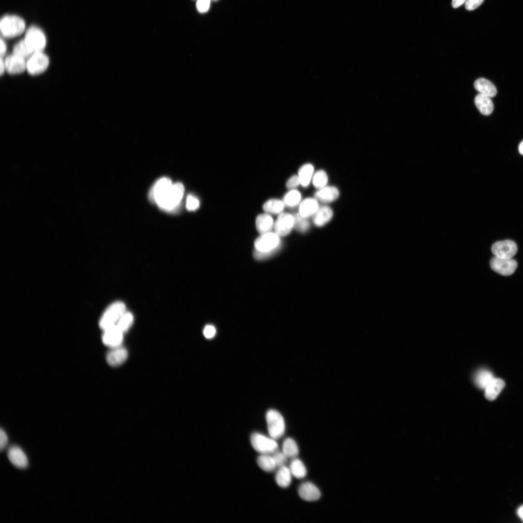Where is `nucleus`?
<instances>
[{"instance_id": "f257e3e1", "label": "nucleus", "mask_w": 523, "mask_h": 523, "mask_svg": "<svg viewBox=\"0 0 523 523\" xmlns=\"http://www.w3.org/2000/svg\"><path fill=\"white\" fill-rule=\"evenodd\" d=\"M185 188L180 183L172 184L171 181L161 179L155 182L149 193V198L162 210L174 211L178 208Z\"/></svg>"}, {"instance_id": "f03ea898", "label": "nucleus", "mask_w": 523, "mask_h": 523, "mask_svg": "<svg viewBox=\"0 0 523 523\" xmlns=\"http://www.w3.org/2000/svg\"><path fill=\"white\" fill-rule=\"evenodd\" d=\"M26 22L21 16L16 14H7L0 19V31L3 38H14L25 33Z\"/></svg>"}, {"instance_id": "7ed1b4c3", "label": "nucleus", "mask_w": 523, "mask_h": 523, "mask_svg": "<svg viewBox=\"0 0 523 523\" xmlns=\"http://www.w3.org/2000/svg\"><path fill=\"white\" fill-rule=\"evenodd\" d=\"M23 39L33 53L44 51L46 46V33L41 28L36 25H31L27 28Z\"/></svg>"}, {"instance_id": "20e7f679", "label": "nucleus", "mask_w": 523, "mask_h": 523, "mask_svg": "<svg viewBox=\"0 0 523 523\" xmlns=\"http://www.w3.org/2000/svg\"><path fill=\"white\" fill-rule=\"evenodd\" d=\"M250 441L253 448L261 454H272L278 450V445L275 439L261 433H252Z\"/></svg>"}, {"instance_id": "39448f33", "label": "nucleus", "mask_w": 523, "mask_h": 523, "mask_svg": "<svg viewBox=\"0 0 523 523\" xmlns=\"http://www.w3.org/2000/svg\"><path fill=\"white\" fill-rule=\"evenodd\" d=\"M269 436L276 440L281 438L285 431V423L282 415L277 410H269L265 415Z\"/></svg>"}, {"instance_id": "423d86ee", "label": "nucleus", "mask_w": 523, "mask_h": 523, "mask_svg": "<svg viewBox=\"0 0 523 523\" xmlns=\"http://www.w3.org/2000/svg\"><path fill=\"white\" fill-rule=\"evenodd\" d=\"M125 312V306L121 302H116L110 305L101 316L99 325L105 330L116 324L121 316Z\"/></svg>"}, {"instance_id": "0eeeda50", "label": "nucleus", "mask_w": 523, "mask_h": 523, "mask_svg": "<svg viewBox=\"0 0 523 523\" xmlns=\"http://www.w3.org/2000/svg\"><path fill=\"white\" fill-rule=\"evenodd\" d=\"M49 63V58L44 51L34 52L27 60L26 71L31 76L39 75L47 69Z\"/></svg>"}, {"instance_id": "6e6552de", "label": "nucleus", "mask_w": 523, "mask_h": 523, "mask_svg": "<svg viewBox=\"0 0 523 523\" xmlns=\"http://www.w3.org/2000/svg\"><path fill=\"white\" fill-rule=\"evenodd\" d=\"M279 237L275 232L271 231L262 234L254 242L255 250L266 252L281 247Z\"/></svg>"}, {"instance_id": "1a4fd4ad", "label": "nucleus", "mask_w": 523, "mask_h": 523, "mask_svg": "<svg viewBox=\"0 0 523 523\" xmlns=\"http://www.w3.org/2000/svg\"><path fill=\"white\" fill-rule=\"evenodd\" d=\"M491 249L493 254L496 257L511 259L517 251V246L514 241L506 240L494 243Z\"/></svg>"}, {"instance_id": "9d476101", "label": "nucleus", "mask_w": 523, "mask_h": 523, "mask_svg": "<svg viewBox=\"0 0 523 523\" xmlns=\"http://www.w3.org/2000/svg\"><path fill=\"white\" fill-rule=\"evenodd\" d=\"M490 266L492 270L500 275L509 276L514 272L517 263L512 259H502L495 256L490 261Z\"/></svg>"}, {"instance_id": "9b49d317", "label": "nucleus", "mask_w": 523, "mask_h": 523, "mask_svg": "<svg viewBox=\"0 0 523 523\" xmlns=\"http://www.w3.org/2000/svg\"><path fill=\"white\" fill-rule=\"evenodd\" d=\"M294 227V217L287 213H281L274 224L275 232L279 236H285L291 231Z\"/></svg>"}, {"instance_id": "f8f14e48", "label": "nucleus", "mask_w": 523, "mask_h": 523, "mask_svg": "<svg viewBox=\"0 0 523 523\" xmlns=\"http://www.w3.org/2000/svg\"><path fill=\"white\" fill-rule=\"evenodd\" d=\"M5 71L12 75H19L26 71L27 60L14 54L4 59Z\"/></svg>"}, {"instance_id": "ddd939ff", "label": "nucleus", "mask_w": 523, "mask_h": 523, "mask_svg": "<svg viewBox=\"0 0 523 523\" xmlns=\"http://www.w3.org/2000/svg\"><path fill=\"white\" fill-rule=\"evenodd\" d=\"M103 331L102 340L105 345L111 348L121 345L123 332L116 324L104 330Z\"/></svg>"}, {"instance_id": "4468645a", "label": "nucleus", "mask_w": 523, "mask_h": 523, "mask_svg": "<svg viewBox=\"0 0 523 523\" xmlns=\"http://www.w3.org/2000/svg\"><path fill=\"white\" fill-rule=\"evenodd\" d=\"M7 456L10 462L16 467L24 469L29 465V460L23 450L19 446H11L7 452Z\"/></svg>"}, {"instance_id": "2eb2a0df", "label": "nucleus", "mask_w": 523, "mask_h": 523, "mask_svg": "<svg viewBox=\"0 0 523 523\" xmlns=\"http://www.w3.org/2000/svg\"><path fill=\"white\" fill-rule=\"evenodd\" d=\"M298 493L302 499L308 502L317 501L321 496L320 490L310 482L302 483L299 487Z\"/></svg>"}, {"instance_id": "dca6fc26", "label": "nucleus", "mask_w": 523, "mask_h": 523, "mask_svg": "<svg viewBox=\"0 0 523 523\" xmlns=\"http://www.w3.org/2000/svg\"><path fill=\"white\" fill-rule=\"evenodd\" d=\"M127 350L121 346L111 348L106 355L108 363L112 367L121 365L127 359Z\"/></svg>"}, {"instance_id": "f3484780", "label": "nucleus", "mask_w": 523, "mask_h": 523, "mask_svg": "<svg viewBox=\"0 0 523 523\" xmlns=\"http://www.w3.org/2000/svg\"><path fill=\"white\" fill-rule=\"evenodd\" d=\"M339 195L338 189L334 186H325L315 193V198L323 202H330L336 200Z\"/></svg>"}, {"instance_id": "a211bd4d", "label": "nucleus", "mask_w": 523, "mask_h": 523, "mask_svg": "<svg viewBox=\"0 0 523 523\" xmlns=\"http://www.w3.org/2000/svg\"><path fill=\"white\" fill-rule=\"evenodd\" d=\"M319 207L318 200L315 198H308L300 203L298 214L307 218L313 216Z\"/></svg>"}, {"instance_id": "6ab92c4d", "label": "nucleus", "mask_w": 523, "mask_h": 523, "mask_svg": "<svg viewBox=\"0 0 523 523\" xmlns=\"http://www.w3.org/2000/svg\"><path fill=\"white\" fill-rule=\"evenodd\" d=\"M333 212L332 209L327 206L319 207L316 212L312 216L314 224L318 227H322L329 222L332 219Z\"/></svg>"}, {"instance_id": "aec40b11", "label": "nucleus", "mask_w": 523, "mask_h": 523, "mask_svg": "<svg viewBox=\"0 0 523 523\" xmlns=\"http://www.w3.org/2000/svg\"><path fill=\"white\" fill-rule=\"evenodd\" d=\"M272 217L268 213L259 215L256 219V227L261 234L271 231L274 227Z\"/></svg>"}, {"instance_id": "412c9836", "label": "nucleus", "mask_w": 523, "mask_h": 523, "mask_svg": "<svg viewBox=\"0 0 523 523\" xmlns=\"http://www.w3.org/2000/svg\"><path fill=\"white\" fill-rule=\"evenodd\" d=\"M474 87L480 93L489 97L494 96L497 93L494 85L490 81L484 78L477 79L475 81Z\"/></svg>"}, {"instance_id": "4be33fe9", "label": "nucleus", "mask_w": 523, "mask_h": 523, "mask_svg": "<svg viewBox=\"0 0 523 523\" xmlns=\"http://www.w3.org/2000/svg\"><path fill=\"white\" fill-rule=\"evenodd\" d=\"M475 103L481 113L488 115L493 109V105L490 98L482 93L477 94L475 99Z\"/></svg>"}, {"instance_id": "5701e85b", "label": "nucleus", "mask_w": 523, "mask_h": 523, "mask_svg": "<svg viewBox=\"0 0 523 523\" xmlns=\"http://www.w3.org/2000/svg\"><path fill=\"white\" fill-rule=\"evenodd\" d=\"M504 381L499 378H494L485 389V396L490 400H494L505 386Z\"/></svg>"}, {"instance_id": "b1692460", "label": "nucleus", "mask_w": 523, "mask_h": 523, "mask_svg": "<svg viewBox=\"0 0 523 523\" xmlns=\"http://www.w3.org/2000/svg\"><path fill=\"white\" fill-rule=\"evenodd\" d=\"M292 474L289 467L286 465L279 467L275 476V480L280 487H288L292 482Z\"/></svg>"}, {"instance_id": "393cba45", "label": "nucleus", "mask_w": 523, "mask_h": 523, "mask_svg": "<svg viewBox=\"0 0 523 523\" xmlns=\"http://www.w3.org/2000/svg\"><path fill=\"white\" fill-rule=\"evenodd\" d=\"M257 463L259 467L266 472H273L277 467L271 454H260L257 458Z\"/></svg>"}, {"instance_id": "a878e982", "label": "nucleus", "mask_w": 523, "mask_h": 523, "mask_svg": "<svg viewBox=\"0 0 523 523\" xmlns=\"http://www.w3.org/2000/svg\"><path fill=\"white\" fill-rule=\"evenodd\" d=\"M282 451L288 458L294 459L296 458L299 454V448L295 441L291 437H288L283 442Z\"/></svg>"}, {"instance_id": "bb28decb", "label": "nucleus", "mask_w": 523, "mask_h": 523, "mask_svg": "<svg viewBox=\"0 0 523 523\" xmlns=\"http://www.w3.org/2000/svg\"><path fill=\"white\" fill-rule=\"evenodd\" d=\"M314 172L313 166L309 163L306 164L299 169L298 177L300 184L304 187L308 185L313 177Z\"/></svg>"}, {"instance_id": "cd10ccee", "label": "nucleus", "mask_w": 523, "mask_h": 523, "mask_svg": "<svg viewBox=\"0 0 523 523\" xmlns=\"http://www.w3.org/2000/svg\"><path fill=\"white\" fill-rule=\"evenodd\" d=\"M492 373L487 369H481L475 376V382L481 389H485L494 379Z\"/></svg>"}, {"instance_id": "c85d7f7f", "label": "nucleus", "mask_w": 523, "mask_h": 523, "mask_svg": "<svg viewBox=\"0 0 523 523\" xmlns=\"http://www.w3.org/2000/svg\"><path fill=\"white\" fill-rule=\"evenodd\" d=\"M289 468L292 476L296 478L302 479L307 475V471L305 464L301 460L296 458L292 459Z\"/></svg>"}, {"instance_id": "c756f323", "label": "nucleus", "mask_w": 523, "mask_h": 523, "mask_svg": "<svg viewBox=\"0 0 523 523\" xmlns=\"http://www.w3.org/2000/svg\"><path fill=\"white\" fill-rule=\"evenodd\" d=\"M285 204L283 201L278 199H270L263 205V209L266 213L278 214L282 213Z\"/></svg>"}, {"instance_id": "7c9ffc66", "label": "nucleus", "mask_w": 523, "mask_h": 523, "mask_svg": "<svg viewBox=\"0 0 523 523\" xmlns=\"http://www.w3.org/2000/svg\"><path fill=\"white\" fill-rule=\"evenodd\" d=\"M12 53L27 60L33 53L22 39L14 45Z\"/></svg>"}, {"instance_id": "2f4dec72", "label": "nucleus", "mask_w": 523, "mask_h": 523, "mask_svg": "<svg viewBox=\"0 0 523 523\" xmlns=\"http://www.w3.org/2000/svg\"><path fill=\"white\" fill-rule=\"evenodd\" d=\"M301 200V193L296 189H291L284 196L283 202L285 205L292 207L298 205Z\"/></svg>"}, {"instance_id": "473e14b6", "label": "nucleus", "mask_w": 523, "mask_h": 523, "mask_svg": "<svg viewBox=\"0 0 523 523\" xmlns=\"http://www.w3.org/2000/svg\"><path fill=\"white\" fill-rule=\"evenodd\" d=\"M312 182L313 185L318 189L326 186L328 182V176L323 170H319L313 176Z\"/></svg>"}, {"instance_id": "72a5a7b5", "label": "nucleus", "mask_w": 523, "mask_h": 523, "mask_svg": "<svg viewBox=\"0 0 523 523\" xmlns=\"http://www.w3.org/2000/svg\"><path fill=\"white\" fill-rule=\"evenodd\" d=\"M133 322L132 314L129 312H125L120 318L116 325L124 332L131 326Z\"/></svg>"}, {"instance_id": "f704fd0d", "label": "nucleus", "mask_w": 523, "mask_h": 523, "mask_svg": "<svg viewBox=\"0 0 523 523\" xmlns=\"http://www.w3.org/2000/svg\"><path fill=\"white\" fill-rule=\"evenodd\" d=\"M294 227L300 232H305L307 231L310 226L309 223L307 219V218L302 216L299 214L294 215Z\"/></svg>"}, {"instance_id": "c9c22d12", "label": "nucleus", "mask_w": 523, "mask_h": 523, "mask_svg": "<svg viewBox=\"0 0 523 523\" xmlns=\"http://www.w3.org/2000/svg\"><path fill=\"white\" fill-rule=\"evenodd\" d=\"M280 247H279L273 250L266 252H262L255 250L253 252V256L255 259L258 260L268 259L277 253L280 249Z\"/></svg>"}, {"instance_id": "e433bc0d", "label": "nucleus", "mask_w": 523, "mask_h": 523, "mask_svg": "<svg viewBox=\"0 0 523 523\" xmlns=\"http://www.w3.org/2000/svg\"><path fill=\"white\" fill-rule=\"evenodd\" d=\"M275 461L277 467H280L282 466L285 465V463L287 461L288 457L286 455L281 451H276L272 454Z\"/></svg>"}, {"instance_id": "4c0bfd02", "label": "nucleus", "mask_w": 523, "mask_h": 523, "mask_svg": "<svg viewBox=\"0 0 523 523\" xmlns=\"http://www.w3.org/2000/svg\"><path fill=\"white\" fill-rule=\"evenodd\" d=\"M199 206L200 201L196 197L191 195L187 196L186 207L188 210L195 211L199 208Z\"/></svg>"}, {"instance_id": "58836bf2", "label": "nucleus", "mask_w": 523, "mask_h": 523, "mask_svg": "<svg viewBox=\"0 0 523 523\" xmlns=\"http://www.w3.org/2000/svg\"><path fill=\"white\" fill-rule=\"evenodd\" d=\"M211 0H197L196 7L198 11L201 13H205L209 10Z\"/></svg>"}, {"instance_id": "ea45409f", "label": "nucleus", "mask_w": 523, "mask_h": 523, "mask_svg": "<svg viewBox=\"0 0 523 523\" xmlns=\"http://www.w3.org/2000/svg\"><path fill=\"white\" fill-rule=\"evenodd\" d=\"M300 184L298 175H292L287 181L286 186L290 189H293Z\"/></svg>"}, {"instance_id": "a19ab883", "label": "nucleus", "mask_w": 523, "mask_h": 523, "mask_svg": "<svg viewBox=\"0 0 523 523\" xmlns=\"http://www.w3.org/2000/svg\"><path fill=\"white\" fill-rule=\"evenodd\" d=\"M484 0H467L465 3L467 10L472 11L479 7Z\"/></svg>"}, {"instance_id": "79ce46f5", "label": "nucleus", "mask_w": 523, "mask_h": 523, "mask_svg": "<svg viewBox=\"0 0 523 523\" xmlns=\"http://www.w3.org/2000/svg\"><path fill=\"white\" fill-rule=\"evenodd\" d=\"M203 333L206 338L210 339L214 337L216 333V330L213 325H207L205 326Z\"/></svg>"}, {"instance_id": "37998d69", "label": "nucleus", "mask_w": 523, "mask_h": 523, "mask_svg": "<svg viewBox=\"0 0 523 523\" xmlns=\"http://www.w3.org/2000/svg\"><path fill=\"white\" fill-rule=\"evenodd\" d=\"M8 442V438L7 435L4 430L2 428L0 431V449L1 451L3 450Z\"/></svg>"}, {"instance_id": "c03bdc74", "label": "nucleus", "mask_w": 523, "mask_h": 523, "mask_svg": "<svg viewBox=\"0 0 523 523\" xmlns=\"http://www.w3.org/2000/svg\"><path fill=\"white\" fill-rule=\"evenodd\" d=\"M7 50V45L4 40V38H1L0 39V56L1 57H4L6 54Z\"/></svg>"}, {"instance_id": "a18cd8bd", "label": "nucleus", "mask_w": 523, "mask_h": 523, "mask_svg": "<svg viewBox=\"0 0 523 523\" xmlns=\"http://www.w3.org/2000/svg\"><path fill=\"white\" fill-rule=\"evenodd\" d=\"M467 0H452V6L454 8H457L464 3H465Z\"/></svg>"}, {"instance_id": "49530a36", "label": "nucleus", "mask_w": 523, "mask_h": 523, "mask_svg": "<svg viewBox=\"0 0 523 523\" xmlns=\"http://www.w3.org/2000/svg\"><path fill=\"white\" fill-rule=\"evenodd\" d=\"M0 73L2 76L6 72L4 59L2 57L0 58Z\"/></svg>"}, {"instance_id": "de8ad7c7", "label": "nucleus", "mask_w": 523, "mask_h": 523, "mask_svg": "<svg viewBox=\"0 0 523 523\" xmlns=\"http://www.w3.org/2000/svg\"><path fill=\"white\" fill-rule=\"evenodd\" d=\"M517 513L519 516L523 521V505L521 506L517 510Z\"/></svg>"}, {"instance_id": "09e8293b", "label": "nucleus", "mask_w": 523, "mask_h": 523, "mask_svg": "<svg viewBox=\"0 0 523 523\" xmlns=\"http://www.w3.org/2000/svg\"><path fill=\"white\" fill-rule=\"evenodd\" d=\"M519 151L521 154L523 155V140L520 143L519 146Z\"/></svg>"}]
</instances>
